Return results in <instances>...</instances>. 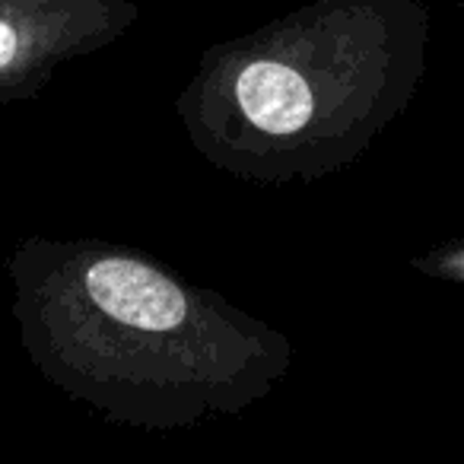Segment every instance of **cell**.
I'll list each match as a JSON object with an SVG mask.
<instances>
[{
  "instance_id": "7a4b0ae2",
  "label": "cell",
  "mask_w": 464,
  "mask_h": 464,
  "mask_svg": "<svg viewBox=\"0 0 464 464\" xmlns=\"http://www.w3.org/2000/svg\"><path fill=\"white\" fill-rule=\"evenodd\" d=\"M366 35L356 0H309L204 48L175 96L191 150L261 188L334 169L366 115Z\"/></svg>"
},
{
  "instance_id": "6da1fadb",
  "label": "cell",
  "mask_w": 464,
  "mask_h": 464,
  "mask_svg": "<svg viewBox=\"0 0 464 464\" xmlns=\"http://www.w3.org/2000/svg\"><path fill=\"white\" fill-rule=\"evenodd\" d=\"M7 274L35 372L105 423L175 432L239 417L293 366L284 331L124 242L29 236Z\"/></svg>"
},
{
  "instance_id": "3957f363",
  "label": "cell",
  "mask_w": 464,
  "mask_h": 464,
  "mask_svg": "<svg viewBox=\"0 0 464 464\" xmlns=\"http://www.w3.org/2000/svg\"><path fill=\"white\" fill-rule=\"evenodd\" d=\"M137 0H0V102H29L64 64L134 29Z\"/></svg>"
}]
</instances>
